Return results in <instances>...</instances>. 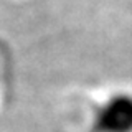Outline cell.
<instances>
[{"label":"cell","instance_id":"1","mask_svg":"<svg viewBox=\"0 0 132 132\" xmlns=\"http://www.w3.org/2000/svg\"><path fill=\"white\" fill-rule=\"evenodd\" d=\"M96 132H132V94L119 93L104 101L94 114Z\"/></svg>","mask_w":132,"mask_h":132}]
</instances>
